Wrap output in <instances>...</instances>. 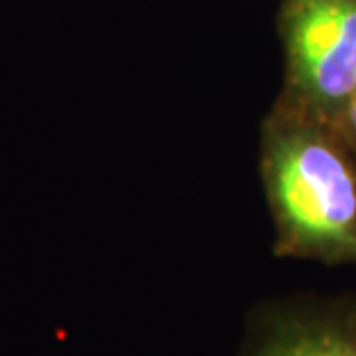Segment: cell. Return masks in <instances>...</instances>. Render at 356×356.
Returning a JSON list of instances; mask_svg holds the SVG:
<instances>
[{
	"instance_id": "1",
	"label": "cell",
	"mask_w": 356,
	"mask_h": 356,
	"mask_svg": "<svg viewBox=\"0 0 356 356\" xmlns=\"http://www.w3.org/2000/svg\"><path fill=\"white\" fill-rule=\"evenodd\" d=\"M266 182L280 254L356 264V154L339 129L287 103L269 127Z\"/></svg>"
},
{
	"instance_id": "2",
	"label": "cell",
	"mask_w": 356,
	"mask_h": 356,
	"mask_svg": "<svg viewBox=\"0 0 356 356\" xmlns=\"http://www.w3.org/2000/svg\"><path fill=\"white\" fill-rule=\"evenodd\" d=\"M289 105L339 129L356 91V0H285Z\"/></svg>"
},
{
	"instance_id": "4",
	"label": "cell",
	"mask_w": 356,
	"mask_h": 356,
	"mask_svg": "<svg viewBox=\"0 0 356 356\" xmlns=\"http://www.w3.org/2000/svg\"><path fill=\"white\" fill-rule=\"evenodd\" d=\"M339 133L343 135V139L348 143V147L356 154V91L339 123Z\"/></svg>"
},
{
	"instance_id": "3",
	"label": "cell",
	"mask_w": 356,
	"mask_h": 356,
	"mask_svg": "<svg viewBox=\"0 0 356 356\" xmlns=\"http://www.w3.org/2000/svg\"><path fill=\"white\" fill-rule=\"evenodd\" d=\"M248 356H356V297L280 311Z\"/></svg>"
}]
</instances>
